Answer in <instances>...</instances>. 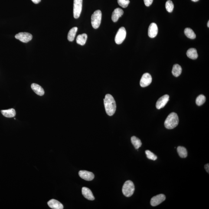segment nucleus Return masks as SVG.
Instances as JSON below:
<instances>
[{
  "mask_svg": "<svg viewBox=\"0 0 209 209\" xmlns=\"http://www.w3.org/2000/svg\"><path fill=\"white\" fill-rule=\"evenodd\" d=\"M79 175L82 178L87 181H92L95 177L93 173L86 171H80Z\"/></svg>",
  "mask_w": 209,
  "mask_h": 209,
  "instance_id": "12",
  "label": "nucleus"
},
{
  "mask_svg": "<svg viewBox=\"0 0 209 209\" xmlns=\"http://www.w3.org/2000/svg\"><path fill=\"white\" fill-rule=\"evenodd\" d=\"M179 122V119L177 114L172 112L170 114L166 119L164 125L167 129H171L176 127Z\"/></svg>",
  "mask_w": 209,
  "mask_h": 209,
  "instance_id": "2",
  "label": "nucleus"
},
{
  "mask_svg": "<svg viewBox=\"0 0 209 209\" xmlns=\"http://www.w3.org/2000/svg\"><path fill=\"white\" fill-rule=\"evenodd\" d=\"M88 38L87 34H83L77 36L76 38V43L81 45H84L86 41Z\"/></svg>",
  "mask_w": 209,
  "mask_h": 209,
  "instance_id": "19",
  "label": "nucleus"
},
{
  "mask_svg": "<svg viewBox=\"0 0 209 209\" xmlns=\"http://www.w3.org/2000/svg\"><path fill=\"white\" fill-rule=\"evenodd\" d=\"M3 116L8 118H12L16 116V112L14 109H10L1 111Z\"/></svg>",
  "mask_w": 209,
  "mask_h": 209,
  "instance_id": "17",
  "label": "nucleus"
},
{
  "mask_svg": "<svg viewBox=\"0 0 209 209\" xmlns=\"http://www.w3.org/2000/svg\"><path fill=\"white\" fill-rule=\"evenodd\" d=\"M77 31V28L76 27H73L70 30L67 36V39L69 41H73L74 40Z\"/></svg>",
  "mask_w": 209,
  "mask_h": 209,
  "instance_id": "21",
  "label": "nucleus"
},
{
  "mask_svg": "<svg viewBox=\"0 0 209 209\" xmlns=\"http://www.w3.org/2000/svg\"><path fill=\"white\" fill-rule=\"evenodd\" d=\"M206 101L205 96L203 95H200L197 96L196 99V102L198 106H201L205 103Z\"/></svg>",
  "mask_w": 209,
  "mask_h": 209,
  "instance_id": "25",
  "label": "nucleus"
},
{
  "mask_svg": "<svg viewBox=\"0 0 209 209\" xmlns=\"http://www.w3.org/2000/svg\"><path fill=\"white\" fill-rule=\"evenodd\" d=\"M158 33L157 25L155 23H151L148 28V34L150 38H154L156 37Z\"/></svg>",
  "mask_w": 209,
  "mask_h": 209,
  "instance_id": "11",
  "label": "nucleus"
},
{
  "mask_svg": "<svg viewBox=\"0 0 209 209\" xmlns=\"http://www.w3.org/2000/svg\"><path fill=\"white\" fill-rule=\"evenodd\" d=\"M83 0H74L73 15L75 19L80 17L82 11Z\"/></svg>",
  "mask_w": 209,
  "mask_h": 209,
  "instance_id": "5",
  "label": "nucleus"
},
{
  "mask_svg": "<svg viewBox=\"0 0 209 209\" xmlns=\"http://www.w3.org/2000/svg\"><path fill=\"white\" fill-rule=\"evenodd\" d=\"M32 2L34 3L35 4H37L40 2L41 0H31Z\"/></svg>",
  "mask_w": 209,
  "mask_h": 209,
  "instance_id": "31",
  "label": "nucleus"
},
{
  "mask_svg": "<svg viewBox=\"0 0 209 209\" xmlns=\"http://www.w3.org/2000/svg\"><path fill=\"white\" fill-rule=\"evenodd\" d=\"M145 153L146 154L147 157L148 159L153 160H156L157 159V157L152 152L149 150H146L145 151Z\"/></svg>",
  "mask_w": 209,
  "mask_h": 209,
  "instance_id": "27",
  "label": "nucleus"
},
{
  "mask_svg": "<svg viewBox=\"0 0 209 209\" xmlns=\"http://www.w3.org/2000/svg\"><path fill=\"white\" fill-rule=\"evenodd\" d=\"M182 72V68L181 66L178 64L174 65L173 67L172 73L175 77H178L181 74Z\"/></svg>",
  "mask_w": 209,
  "mask_h": 209,
  "instance_id": "20",
  "label": "nucleus"
},
{
  "mask_svg": "<svg viewBox=\"0 0 209 209\" xmlns=\"http://www.w3.org/2000/svg\"><path fill=\"white\" fill-rule=\"evenodd\" d=\"M165 8L168 12H172L174 8L173 3L171 0L167 1L165 4Z\"/></svg>",
  "mask_w": 209,
  "mask_h": 209,
  "instance_id": "26",
  "label": "nucleus"
},
{
  "mask_svg": "<svg viewBox=\"0 0 209 209\" xmlns=\"http://www.w3.org/2000/svg\"><path fill=\"white\" fill-rule=\"evenodd\" d=\"M118 4L123 8H126L130 3L129 0H117Z\"/></svg>",
  "mask_w": 209,
  "mask_h": 209,
  "instance_id": "28",
  "label": "nucleus"
},
{
  "mask_svg": "<svg viewBox=\"0 0 209 209\" xmlns=\"http://www.w3.org/2000/svg\"><path fill=\"white\" fill-rule=\"evenodd\" d=\"M166 197L163 194H160L155 196L151 199L150 203L151 205L153 207L159 205L161 203L165 201Z\"/></svg>",
  "mask_w": 209,
  "mask_h": 209,
  "instance_id": "9",
  "label": "nucleus"
},
{
  "mask_svg": "<svg viewBox=\"0 0 209 209\" xmlns=\"http://www.w3.org/2000/svg\"><path fill=\"white\" fill-rule=\"evenodd\" d=\"M153 0H144L146 6L148 7L151 5Z\"/></svg>",
  "mask_w": 209,
  "mask_h": 209,
  "instance_id": "29",
  "label": "nucleus"
},
{
  "mask_svg": "<svg viewBox=\"0 0 209 209\" xmlns=\"http://www.w3.org/2000/svg\"><path fill=\"white\" fill-rule=\"evenodd\" d=\"M192 1H193V2H197V1H199V0H191Z\"/></svg>",
  "mask_w": 209,
  "mask_h": 209,
  "instance_id": "32",
  "label": "nucleus"
},
{
  "mask_svg": "<svg viewBox=\"0 0 209 209\" xmlns=\"http://www.w3.org/2000/svg\"><path fill=\"white\" fill-rule=\"evenodd\" d=\"M207 27H208L209 28V21H208V23H207Z\"/></svg>",
  "mask_w": 209,
  "mask_h": 209,
  "instance_id": "33",
  "label": "nucleus"
},
{
  "mask_svg": "<svg viewBox=\"0 0 209 209\" xmlns=\"http://www.w3.org/2000/svg\"><path fill=\"white\" fill-rule=\"evenodd\" d=\"M124 14V11L121 9L117 8L114 10L112 13V20L114 22H116Z\"/></svg>",
  "mask_w": 209,
  "mask_h": 209,
  "instance_id": "13",
  "label": "nucleus"
},
{
  "mask_svg": "<svg viewBox=\"0 0 209 209\" xmlns=\"http://www.w3.org/2000/svg\"><path fill=\"white\" fill-rule=\"evenodd\" d=\"M31 88L34 93L40 96L44 95L45 93L44 89L39 85L36 83H33L31 85Z\"/></svg>",
  "mask_w": 209,
  "mask_h": 209,
  "instance_id": "16",
  "label": "nucleus"
},
{
  "mask_svg": "<svg viewBox=\"0 0 209 209\" xmlns=\"http://www.w3.org/2000/svg\"><path fill=\"white\" fill-rule=\"evenodd\" d=\"M104 104L106 114L109 116L114 114L116 109V102L111 95L107 94L104 99Z\"/></svg>",
  "mask_w": 209,
  "mask_h": 209,
  "instance_id": "1",
  "label": "nucleus"
},
{
  "mask_svg": "<svg viewBox=\"0 0 209 209\" xmlns=\"http://www.w3.org/2000/svg\"><path fill=\"white\" fill-rule=\"evenodd\" d=\"M177 152L178 155L182 158H185L187 156L186 149L184 147L179 146L177 148Z\"/></svg>",
  "mask_w": 209,
  "mask_h": 209,
  "instance_id": "23",
  "label": "nucleus"
},
{
  "mask_svg": "<svg viewBox=\"0 0 209 209\" xmlns=\"http://www.w3.org/2000/svg\"><path fill=\"white\" fill-rule=\"evenodd\" d=\"M184 34L187 38L194 39L196 38V35L195 33L192 30L191 28H187L184 30Z\"/></svg>",
  "mask_w": 209,
  "mask_h": 209,
  "instance_id": "24",
  "label": "nucleus"
},
{
  "mask_svg": "<svg viewBox=\"0 0 209 209\" xmlns=\"http://www.w3.org/2000/svg\"><path fill=\"white\" fill-rule=\"evenodd\" d=\"M126 36V31L124 27H122L119 28L115 38V41L117 44H121L125 39Z\"/></svg>",
  "mask_w": 209,
  "mask_h": 209,
  "instance_id": "6",
  "label": "nucleus"
},
{
  "mask_svg": "<svg viewBox=\"0 0 209 209\" xmlns=\"http://www.w3.org/2000/svg\"><path fill=\"white\" fill-rule=\"evenodd\" d=\"M187 57L192 59L195 60L198 57L196 49L194 48H191L187 50L186 53Z\"/></svg>",
  "mask_w": 209,
  "mask_h": 209,
  "instance_id": "18",
  "label": "nucleus"
},
{
  "mask_svg": "<svg viewBox=\"0 0 209 209\" xmlns=\"http://www.w3.org/2000/svg\"><path fill=\"white\" fill-rule=\"evenodd\" d=\"M204 168L207 173L209 172V165L208 164H206L204 165Z\"/></svg>",
  "mask_w": 209,
  "mask_h": 209,
  "instance_id": "30",
  "label": "nucleus"
},
{
  "mask_svg": "<svg viewBox=\"0 0 209 209\" xmlns=\"http://www.w3.org/2000/svg\"><path fill=\"white\" fill-rule=\"evenodd\" d=\"M152 77L148 73H145L142 76L140 81V85L142 87H147L152 82Z\"/></svg>",
  "mask_w": 209,
  "mask_h": 209,
  "instance_id": "8",
  "label": "nucleus"
},
{
  "mask_svg": "<svg viewBox=\"0 0 209 209\" xmlns=\"http://www.w3.org/2000/svg\"><path fill=\"white\" fill-rule=\"evenodd\" d=\"M102 14L100 10H96L94 12L91 17L92 25L94 29L99 28L101 22Z\"/></svg>",
  "mask_w": 209,
  "mask_h": 209,
  "instance_id": "4",
  "label": "nucleus"
},
{
  "mask_svg": "<svg viewBox=\"0 0 209 209\" xmlns=\"http://www.w3.org/2000/svg\"><path fill=\"white\" fill-rule=\"evenodd\" d=\"M15 38L23 43H28L33 38L32 34L27 32H20L15 36Z\"/></svg>",
  "mask_w": 209,
  "mask_h": 209,
  "instance_id": "7",
  "label": "nucleus"
},
{
  "mask_svg": "<svg viewBox=\"0 0 209 209\" xmlns=\"http://www.w3.org/2000/svg\"><path fill=\"white\" fill-rule=\"evenodd\" d=\"M82 193L84 196L88 200L93 201L95 200V197H94L92 191L87 187H83L82 189Z\"/></svg>",
  "mask_w": 209,
  "mask_h": 209,
  "instance_id": "14",
  "label": "nucleus"
},
{
  "mask_svg": "<svg viewBox=\"0 0 209 209\" xmlns=\"http://www.w3.org/2000/svg\"><path fill=\"white\" fill-rule=\"evenodd\" d=\"M49 207L50 208L54 209H63L64 208L63 205L61 203L57 200L52 199L48 202Z\"/></svg>",
  "mask_w": 209,
  "mask_h": 209,
  "instance_id": "15",
  "label": "nucleus"
},
{
  "mask_svg": "<svg viewBox=\"0 0 209 209\" xmlns=\"http://www.w3.org/2000/svg\"><path fill=\"white\" fill-rule=\"evenodd\" d=\"M135 185L132 181H127L125 182L122 187V193L127 197H131L135 191Z\"/></svg>",
  "mask_w": 209,
  "mask_h": 209,
  "instance_id": "3",
  "label": "nucleus"
},
{
  "mask_svg": "<svg viewBox=\"0 0 209 209\" xmlns=\"http://www.w3.org/2000/svg\"><path fill=\"white\" fill-rule=\"evenodd\" d=\"M132 143L136 149H139L142 145V142L140 139L135 136H132L131 138Z\"/></svg>",
  "mask_w": 209,
  "mask_h": 209,
  "instance_id": "22",
  "label": "nucleus"
},
{
  "mask_svg": "<svg viewBox=\"0 0 209 209\" xmlns=\"http://www.w3.org/2000/svg\"><path fill=\"white\" fill-rule=\"evenodd\" d=\"M169 100V96L168 95H165L161 96L157 102L156 107L158 109L164 108L168 103Z\"/></svg>",
  "mask_w": 209,
  "mask_h": 209,
  "instance_id": "10",
  "label": "nucleus"
}]
</instances>
